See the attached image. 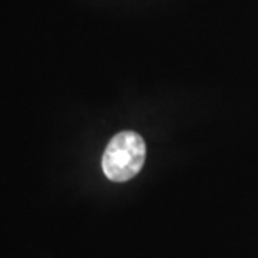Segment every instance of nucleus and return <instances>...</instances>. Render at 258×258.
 <instances>
[{
  "mask_svg": "<svg viewBox=\"0 0 258 258\" xmlns=\"http://www.w3.org/2000/svg\"><path fill=\"white\" fill-rule=\"evenodd\" d=\"M145 155L147 147L142 137L132 131H123L108 144L102 157V169L111 181L125 182L142 169Z\"/></svg>",
  "mask_w": 258,
  "mask_h": 258,
  "instance_id": "obj_1",
  "label": "nucleus"
}]
</instances>
